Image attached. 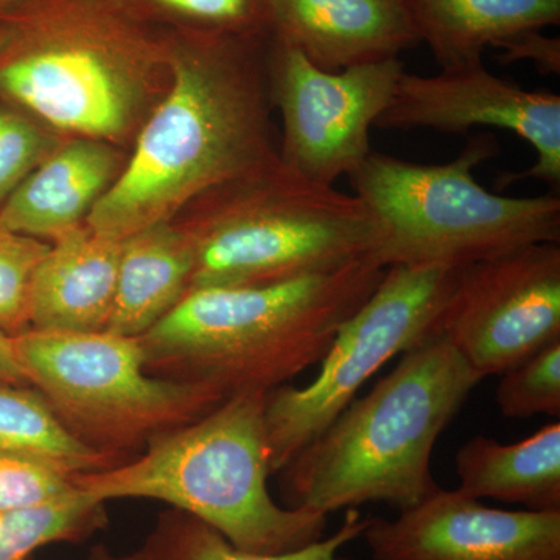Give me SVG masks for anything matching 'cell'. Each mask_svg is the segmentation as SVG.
<instances>
[{
	"mask_svg": "<svg viewBox=\"0 0 560 560\" xmlns=\"http://www.w3.org/2000/svg\"><path fill=\"white\" fill-rule=\"evenodd\" d=\"M271 35L338 72L399 58L420 44L405 0H270Z\"/></svg>",
	"mask_w": 560,
	"mask_h": 560,
	"instance_id": "14",
	"label": "cell"
},
{
	"mask_svg": "<svg viewBox=\"0 0 560 560\" xmlns=\"http://www.w3.org/2000/svg\"><path fill=\"white\" fill-rule=\"evenodd\" d=\"M0 382L28 385L20 361H18L16 352H14L13 338L3 331H0Z\"/></svg>",
	"mask_w": 560,
	"mask_h": 560,
	"instance_id": "29",
	"label": "cell"
},
{
	"mask_svg": "<svg viewBox=\"0 0 560 560\" xmlns=\"http://www.w3.org/2000/svg\"><path fill=\"white\" fill-rule=\"evenodd\" d=\"M267 394L228 397L195 422L154 438L131 459L77 475L73 482L103 503L164 501L243 551L279 555L307 547L323 539L329 515L282 508L272 499Z\"/></svg>",
	"mask_w": 560,
	"mask_h": 560,
	"instance_id": "5",
	"label": "cell"
},
{
	"mask_svg": "<svg viewBox=\"0 0 560 560\" xmlns=\"http://www.w3.org/2000/svg\"><path fill=\"white\" fill-rule=\"evenodd\" d=\"M433 335L482 378L560 341L559 243H534L456 268Z\"/></svg>",
	"mask_w": 560,
	"mask_h": 560,
	"instance_id": "11",
	"label": "cell"
},
{
	"mask_svg": "<svg viewBox=\"0 0 560 560\" xmlns=\"http://www.w3.org/2000/svg\"><path fill=\"white\" fill-rule=\"evenodd\" d=\"M0 451L21 453L62 474H94L124 463L77 440L31 385L0 382Z\"/></svg>",
	"mask_w": 560,
	"mask_h": 560,
	"instance_id": "20",
	"label": "cell"
},
{
	"mask_svg": "<svg viewBox=\"0 0 560 560\" xmlns=\"http://www.w3.org/2000/svg\"><path fill=\"white\" fill-rule=\"evenodd\" d=\"M366 523L357 508H350L340 528L330 536L300 550L259 555L234 547L208 523L173 508L158 518L140 555L143 560H337L342 548L361 539Z\"/></svg>",
	"mask_w": 560,
	"mask_h": 560,
	"instance_id": "21",
	"label": "cell"
},
{
	"mask_svg": "<svg viewBox=\"0 0 560 560\" xmlns=\"http://www.w3.org/2000/svg\"><path fill=\"white\" fill-rule=\"evenodd\" d=\"M267 70L272 108L282 117L280 164L324 186H334L370 156L371 128L405 72L400 58L329 72L272 35Z\"/></svg>",
	"mask_w": 560,
	"mask_h": 560,
	"instance_id": "10",
	"label": "cell"
},
{
	"mask_svg": "<svg viewBox=\"0 0 560 560\" xmlns=\"http://www.w3.org/2000/svg\"><path fill=\"white\" fill-rule=\"evenodd\" d=\"M160 32L215 33L241 38L271 36L270 0H110Z\"/></svg>",
	"mask_w": 560,
	"mask_h": 560,
	"instance_id": "23",
	"label": "cell"
},
{
	"mask_svg": "<svg viewBox=\"0 0 560 560\" xmlns=\"http://www.w3.org/2000/svg\"><path fill=\"white\" fill-rule=\"evenodd\" d=\"M385 270L366 259L267 285L189 290L138 338L145 370L224 399L270 393L323 360Z\"/></svg>",
	"mask_w": 560,
	"mask_h": 560,
	"instance_id": "3",
	"label": "cell"
},
{
	"mask_svg": "<svg viewBox=\"0 0 560 560\" xmlns=\"http://www.w3.org/2000/svg\"><path fill=\"white\" fill-rule=\"evenodd\" d=\"M62 140L60 132L0 101V208Z\"/></svg>",
	"mask_w": 560,
	"mask_h": 560,
	"instance_id": "25",
	"label": "cell"
},
{
	"mask_svg": "<svg viewBox=\"0 0 560 560\" xmlns=\"http://www.w3.org/2000/svg\"><path fill=\"white\" fill-rule=\"evenodd\" d=\"M455 272L442 265L386 268L371 296L341 324L315 381L305 388L282 385L267 394L272 474L318 438L388 361L433 337Z\"/></svg>",
	"mask_w": 560,
	"mask_h": 560,
	"instance_id": "9",
	"label": "cell"
},
{
	"mask_svg": "<svg viewBox=\"0 0 560 560\" xmlns=\"http://www.w3.org/2000/svg\"><path fill=\"white\" fill-rule=\"evenodd\" d=\"M49 248L50 243L0 224V331L11 338L31 329L28 294L33 272Z\"/></svg>",
	"mask_w": 560,
	"mask_h": 560,
	"instance_id": "26",
	"label": "cell"
},
{
	"mask_svg": "<svg viewBox=\"0 0 560 560\" xmlns=\"http://www.w3.org/2000/svg\"><path fill=\"white\" fill-rule=\"evenodd\" d=\"M194 246L184 224L161 223L121 241L116 300L108 331L139 338L190 289Z\"/></svg>",
	"mask_w": 560,
	"mask_h": 560,
	"instance_id": "17",
	"label": "cell"
},
{
	"mask_svg": "<svg viewBox=\"0 0 560 560\" xmlns=\"http://www.w3.org/2000/svg\"><path fill=\"white\" fill-rule=\"evenodd\" d=\"M374 560H560V511L489 508L438 486L394 521L368 518Z\"/></svg>",
	"mask_w": 560,
	"mask_h": 560,
	"instance_id": "13",
	"label": "cell"
},
{
	"mask_svg": "<svg viewBox=\"0 0 560 560\" xmlns=\"http://www.w3.org/2000/svg\"><path fill=\"white\" fill-rule=\"evenodd\" d=\"M28 385L80 442L131 459L160 434L195 422L224 397L150 374L138 338L28 329L13 338Z\"/></svg>",
	"mask_w": 560,
	"mask_h": 560,
	"instance_id": "8",
	"label": "cell"
},
{
	"mask_svg": "<svg viewBox=\"0 0 560 560\" xmlns=\"http://www.w3.org/2000/svg\"><path fill=\"white\" fill-rule=\"evenodd\" d=\"M24 0H0V20L9 16L11 11L18 9Z\"/></svg>",
	"mask_w": 560,
	"mask_h": 560,
	"instance_id": "31",
	"label": "cell"
},
{
	"mask_svg": "<svg viewBox=\"0 0 560 560\" xmlns=\"http://www.w3.org/2000/svg\"><path fill=\"white\" fill-rule=\"evenodd\" d=\"M121 241L92 231L86 223L50 243L31 282V329H108L116 300Z\"/></svg>",
	"mask_w": 560,
	"mask_h": 560,
	"instance_id": "16",
	"label": "cell"
},
{
	"mask_svg": "<svg viewBox=\"0 0 560 560\" xmlns=\"http://www.w3.org/2000/svg\"><path fill=\"white\" fill-rule=\"evenodd\" d=\"M171 81L135 138L119 178L86 224L125 241L224 184L279 164L268 39L164 32Z\"/></svg>",
	"mask_w": 560,
	"mask_h": 560,
	"instance_id": "1",
	"label": "cell"
},
{
	"mask_svg": "<svg viewBox=\"0 0 560 560\" xmlns=\"http://www.w3.org/2000/svg\"><path fill=\"white\" fill-rule=\"evenodd\" d=\"M499 153L489 132L471 136L447 164L371 153L348 178L385 228L372 259L383 268H459L534 243H559L558 194L504 197L477 183L475 168Z\"/></svg>",
	"mask_w": 560,
	"mask_h": 560,
	"instance_id": "7",
	"label": "cell"
},
{
	"mask_svg": "<svg viewBox=\"0 0 560 560\" xmlns=\"http://www.w3.org/2000/svg\"><path fill=\"white\" fill-rule=\"evenodd\" d=\"M497 49L500 62L510 65L514 61H533L541 75L560 73V38L547 36L541 31L523 32L504 40Z\"/></svg>",
	"mask_w": 560,
	"mask_h": 560,
	"instance_id": "28",
	"label": "cell"
},
{
	"mask_svg": "<svg viewBox=\"0 0 560 560\" xmlns=\"http://www.w3.org/2000/svg\"><path fill=\"white\" fill-rule=\"evenodd\" d=\"M127 160L124 149L105 140H62L0 208V224L38 241H58L86 223Z\"/></svg>",
	"mask_w": 560,
	"mask_h": 560,
	"instance_id": "15",
	"label": "cell"
},
{
	"mask_svg": "<svg viewBox=\"0 0 560 560\" xmlns=\"http://www.w3.org/2000/svg\"><path fill=\"white\" fill-rule=\"evenodd\" d=\"M441 69L482 65L488 47L559 25L560 0H405Z\"/></svg>",
	"mask_w": 560,
	"mask_h": 560,
	"instance_id": "18",
	"label": "cell"
},
{
	"mask_svg": "<svg viewBox=\"0 0 560 560\" xmlns=\"http://www.w3.org/2000/svg\"><path fill=\"white\" fill-rule=\"evenodd\" d=\"M459 492L471 499L560 511V422L515 444L475 436L455 456Z\"/></svg>",
	"mask_w": 560,
	"mask_h": 560,
	"instance_id": "19",
	"label": "cell"
},
{
	"mask_svg": "<svg viewBox=\"0 0 560 560\" xmlns=\"http://www.w3.org/2000/svg\"><path fill=\"white\" fill-rule=\"evenodd\" d=\"M189 223L190 289L267 285L372 259L382 221L357 195L312 183L282 164L201 197Z\"/></svg>",
	"mask_w": 560,
	"mask_h": 560,
	"instance_id": "6",
	"label": "cell"
},
{
	"mask_svg": "<svg viewBox=\"0 0 560 560\" xmlns=\"http://www.w3.org/2000/svg\"><path fill=\"white\" fill-rule=\"evenodd\" d=\"M501 415L510 419L560 416V341L501 374L495 393Z\"/></svg>",
	"mask_w": 560,
	"mask_h": 560,
	"instance_id": "24",
	"label": "cell"
},
{
	"mask_svg": "<svg viewBox=\"0 0 560 560\" xmlns=\"http://www.w3.org/2000/svg\"><path fill=\"white\" fill-rule=\"evenodd\" d=\"M168 81L164 32L110 0H24L0 20V101L60 135L121 149Z\"/></svg>",
	"mask_w": 560,
	"mask_h": 560,
	"instance_id": "2",
	"label": "cell"
},
{
	"mask_svg": "<svg viewBox=\"0 0 560 560\" xmlns=\"http://www.w3.org/2000/svg\"><path fill=\"white\" fill-rule=\"evenodd\" d=\"M375 127L445 135H466L477 127L514 132L536 150L537 160L528 171L503 173L499 186L533 178L559 194L560 95L523 90L493 75L485 65L442 69L431 77L401 73L393 101Z\"/></svg>",
	"mask_w": 560,
	"mask_h": 560,
	"instance_id": "12",
	"label": "cell"
},
{
	"mask_svg": "<svg viewBox=\"0 0 560 560\" xmlns=\"http://www.w3.org/2000/svg\"><path fill=\"white\" fill-rule=\"evenodd\" d=\"M106 522L105 503L81 489L38 506L0 511V560H31L47 545L88 539Z\"/></svg>",
	"mask_w": 560,
	"mask_h": 560,
	"instance_id": "22",
	"label": "cell"
},
{
	"mask_svg": "<svg viewBox=\"0 0 560 560\" xmlns=\"http://www.w3.org/2000/svg\"><path fill=\"white\" fill-rule=\"evenodd\" d=\"M77 489L70 475L31 456L0 451V511L38 506Z\"/></svg>",
	"mask_w": 560,
	"mask_h": 560,
	"instance_id": "27",
	"label": "cell"
},
{
	"mask_svg": "<svg viewBox=\"0 0 560 560\" xmlns=\"http://www.w3.org/2000/svg\"><path fill=\"white\" fill-rule=\"evenodd\" d=\"M481 381L436 335L408 350L279 471L287 504L326 515L366 503L415 506L440 486L434 444Z\"/></svg>",
	"mask_w": 560,
	"mask_h": 560,
	"instance_id": "4",
	"label": "cell"
},
{
	"mask_svg": "<svg viewBox=\"0 0 560 560\" xmlns=\"http://www.w3.org/2000/svg\"><path fill=\"white\" fill-rule=\"evenodd\" d=\"M88 560H143V558L140 551L131 556H113L109 551H106L105 548H97Z\"/></svg>",
	"mask_w": 560,
	"mask_h": 560,
	"instance_id": "30",
	"label": "cell"
}]
</instances>
